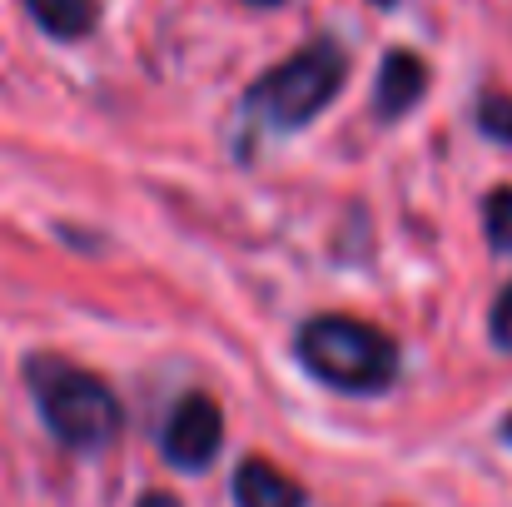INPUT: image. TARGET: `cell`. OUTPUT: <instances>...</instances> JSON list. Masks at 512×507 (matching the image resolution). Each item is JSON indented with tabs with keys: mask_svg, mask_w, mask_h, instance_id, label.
I'll return each mask as SVG.
<instances>
[{
	"mask_svg": "<svg viewBox=\"0 0 512 507\" xmlns=\"http://www.w3.org/2000/svg\"><path fill=\"white\" fill-rule=\"evenodd\" d=\"M299 358L314 378L334 383L343 393H383L398 378V343L383 329L363 319H343V314H324L304 324Z\"/></svg>",
	"mask_w": 512,
	"mask_h": 507,
	"instance_id": "1",
	"label": "cell"
},
{
	"mask_svg": "<svg viewBox=\"0 0 512 507\" xmlns=\"http://www.w3.org/2000/svg\"><path fill=\"white\" fill-rule=\"evenodd\" d=\"M30 388H35V403H40L50 433L65 448L90 453V448H105L120 433V403L95 373H85L65 358H35Z\"/></svg>",
	"mask_w": 512,
	"mask_h": 507,
	"instance_id": "2",
	"label": "cell"
},
{
	"mask_svg": "<svg viewBox=\"0 0 512 507\" xmlns=\"http://www.w3.org/2000/svg\"><path fill=\"white\" fill-rule=\"evenodd\" d=\"M348 80V55H343L334 40H314L304 45L299 55H289L284 65H274L254 90H249V110L264 115L269 125L279 130H299L309 125L324 105H334V95Z\"/></svg>",
	"mask_w": 512,
	"mask_h": 507,
	"instance_id": "3",
	"label": "cell"
},
{
	"mask_svg": "<svg viewBox=\"0 0 512 507\" xmlns=\"http://www.w3.org/2000/svg\"><path fill=\"white\" fill-rule=\"evenodd\" d=\"M219 443H224V413H219V403L209 393L179 398V408H174L170 423H165V458H170L174 468H184V473H199V468L214 463Z\"/></svg>",
	"mask_w": 512,
	"mask_h": 507,
	"instance_id": "4",
	"label": "cell"
},
{
	"mask_svg": "<svg viewBox=\"0 0 512 507\" xmlns=\"http://www.w3.org/2000/svg\"><path fill=\"white\" fill-rule=\"evenodd\" d=\"M428 90V65L413 55V50H388L383 55V70H378V90H373V105L383 120H403Z\"/></svg>",
	"mask_w": 512,
	"mask_h": 507,
	"instance_id": "5",
	"label": "cell"
},
{
	"mask_svg": "<svg viewBox=\"0 0 512 507\" xmlns=\"http://www.w3.org/2000/svg\"><path fill=\"white\" fill-rule=\"evenodd\" d=\"M234 503L239 507H304V488L294 478H284L274 463L249 458L234 473Z\"/></svg>",
	"mask_w": 512,
	"mask_h": 507,
	"instance_id": "6",
	"label": "cell"
},
{
	"mask_svg": "<svg viewBox=\"0 0 512 507\" xmlns=\"http://www.w3.org/2000/svg\"><path fill=\"white\" fill-rule=\"evenodd\" d=\"M25 10H30V20L45 30V35H55V40H80V35H90L95 30V0H25Z\"/></svg>",
	"mask_w": 512,
	"mask_h": 507,
	"instance_id": "7",
	"label": "cell"
},
{
	"mask_svg": "<svg viewBox=\"0 0 512 507\" xmlns=\"http://www.w3.org/2000/svg\"><path fill=\"white\" fill-rule=\"evenodd\" d=\"M483 224H488V244L498 254H512V184H498L483 204Z\"/></svg>",
	"mask_w": 512,
	"mask_h": 507,
	"instance_id": "8",
	"label": "cell"
},
{
	"mask_svg": "<svg viewBox=\"0 0 512 507\" xmlns=\"http://www.w3.org/2000/svg\"><path fill=\"white\" fill-rule=\"evenodd\" d=\"M478 130H483L488 140H498V145H512V95L488 90V95L478 100Z\"/></svg>",
	"mask_w": 512,
	"mask_h": 507,
	"instance_id": "9",
	"label": "cell"
},
{
	"mask_svg": "<svg viewBox=\"0 0 512 507\" xmlns=\"http://www.w3.org/2000/svg\"><path fill=\"white\" fill-rule=\"evenodd\" d=\"M488 334H493V343H498V348H508V353H512V284L498 294V304H493Z\"/></svg>",
	"mask_w": 512,
	"mask_h": 507,
	"instance_id": "10",
	"label": "cell"
},
{
	"mask_svg": "<svg viewBox=\"0 0 512 507\" xmlns=\"http://www.w3.org/2000/svg\"><path fill=\"white\" fill-rule=\"evenodd\" d=\"M140 507H179V503H174V498H160V493H150Z\"/></svg>",
	"mask_w": 512,
	"mask_h": 507,
	"instance_id": "11",
	"label": "cell"
},
{
	"mask_svg": "<svg viewBox=\"0 0 512 507\" xmlns=\"http://www.w3.org/2000/svg\"><path fill=\"white\" fill-rule=\"evenodd\" d=\"M244 5H254V10H274V5H284V0H244Z\"/></svg>",
	"mask_w": 512,
	"mask_h": 507,
	"instance_id": "12",
	"label": "cell"
},
{
	"mask_svg": "<svg viewBox=\"0 0 512 507\" xmlns=\"http://www.w3.org/2000/svg\"><path fill=\"white\" fill-rule=\"evenodd\" d=\"M503 438H508V443H512V418H508V423H503Z\"/></svg>",
	"mask_w": 512,
	"mask_h": 507,
	"instance_id": "13",
	"label": "cell"
}]
</instances>
